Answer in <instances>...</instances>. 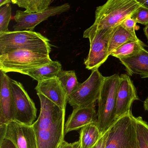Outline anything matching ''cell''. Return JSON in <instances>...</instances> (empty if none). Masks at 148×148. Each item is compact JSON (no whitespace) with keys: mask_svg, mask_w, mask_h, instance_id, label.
Here are the masks:
<instances>
[{"mask_svg":"<svg viewBox=\"0 0 148 148\" xmlns=\"http://www.w3.org/2000/svg\"><path fill=\"white\" fill-rule=\"evenodd\" d=\"M37 95L40 102V113L32 125L38 148H59L64 141L66 110L42 94Z\"/></svg>","mask_w":148,"mask_h":148,"instance_id":"obj_1","label":"cell"},{"mask_svg":"<svg viewBox=\"0 0 148 148\" xmlns=\"http://www.w3.org/2000/svg\"><path fill=\"white\" fill-rule=\"evenodd\" d=\"M18 50H26L50 54V40L32 31L9 32L0 34V55Z\"/></svg>","mask_w":148,"mask_h":148,"instance_id":"obj_2","label":"cell"},{"mask_svg":"<svg viewBox=\"0 0 148 148\" xmlns=\"http://www.w3.org/2000/svg\"><path fill=\"white\" fill-rule=\"evenodd\" d=\"M141 6L137 0H109L97 7L92 27L97 30L118 26Z\"/></svg>","mask_w":148,"mask_h":148,"instance_id":"obj_3","label":"cell"},{"mask_svg":"<svg viewBox=\"0 0 148 148\" xmlns=\"http://www.w3.org/2000/svg\"><path fill=\"white\" fill-rule=\"evenodd\" d=\"M120 76L115 74L105 77L99 97L97 125L101 135L108 131L116 121V101Z\"/></svg>","mask_w":148,"mask_h":148,"instance_id":"obj_4","label":"cell"},{"mask_svg":"<svg viewBox=\"0 0 148 148\" xmlns=\"http://www.w3.org/2000/svg\"><path fill=\"white\" fill-rule=\"evenodd\" d=\"M52 61L49 54L26 50H18L0 55V71L26 75L29 71Z\"/></svg>","mask_w":148,"mask_h":148,"instance_id":"obj_5","label":"cell"},{"mask_svg":"<svg viewBox=\"0 0 148 148\" xmlns=\"http://www.w3.org/2000/svg\"><path fill=\"white\" fill-rule=\"evenodd\" d=\"M116 27L98 30L91 26L84 31L83 37L89 39L90 43L89 54L84 61L87 70L98 69L107 60L110 41Z\"/></svg>","mask_w":148,"mask_h":148,"instance_id":"obj_6","label":"cell"},{"mask_svg":"<svg viewBox=\"0 0 148 148\" xmlns=\"http://www.w3.org/2000/svg\"><path fill=\"white\" fill-rule=\"evenodd\" d=\"M134 118L130 112L116 121L109 130L105 148H139Z\"/></svg>","mask_w":148,"mask_h":148,"instance_id":"obj_7","label":"cell"},{"mask_svg":"<svg viewBox=\"0 0 148 148\" xmlns=\"http://www.w3.org/2000/svg\"><path fill=\"white\" fill-rule=\"evenodd\" d=\"M104 79L98 69L92 71L89 78L68 97V103L73 109L95 106Z\"/></svg>","mask_w":148,"mask_h":148,"instance_id":"obj_8","label":"cell"},{"mask_svg":"<svg viewBox=\"0 0 148 148\" xmlns=\"http://www.w3.org/2000/svg\"><path fill=\"white\" fill-rule=\"evenodd\" d=\"M14 105V119L18 123L32 125L37 117V109L22 84L10 79Z\"/></svg>","mask_w":148,"mask_h":148,"instance_id":"obj_9","label":"cell"},{"mask_svg":"<svg viewBox=\"0 0 148 148\" xmlns=\"http://www.w3.org/2000/svg\"><path fill=\"white\" fill-rule=\"evenodd\" d=\"M0 141H11L16 148H38L36 135L33 125L12 121L0 125Z\"/></svg>","mask_w":148,"mask_h":148,"instance_id":"obj_10","label":"cell"},{"mask_svg":"<svg viewBox=\"0 0 148 148\" xmlns=\"http://www.w3.org/2000/svg\"><path fill=\"white\" fill-rule=\"evenodd\" d=\"M68 3L58 6L49 7L47 10L35 13H27L25 11L17 10L14 16L16 24L13 26L14 31H34L35 27L48 18L59 15L70 9Z\"/></svg>","mask_w":148,"mask_h":148,"instance_id":"obj_11","label":"cell"},{"mask_svg":"<svg viewBox=\"0 0 148 148\" xmlns=\"http://www.w3.org/2000/svg\"><path fill=\"white\" fill-rule=\"evenodd\" d=\"M138 99L136 87L130 76L126 74H121L116 101L117 120L131 112V108L132 103Z\"/></svg>","mask_w":148,"mask_h":148,"instance_id":"obj_12","label":"cell"},{"mask_svg":"<svg viewBox=\"0 0 148 148\" xmlns=\"http://www.w3.org/2000/svg\"><path fill=\"white\" fill-rule=\"evenodd\" d=\"M10 79L6 73L0 71V125L7 124L14 119V105Z\"/></svg>","mask_w":148,"mask_h":148,"instance_id":"obj_13","label":"cell"},{"mask_svg":"<svg viewBox=\"0 0 148 148\" xmlns=\"http://www.w3.org/2000/svg\"><path fill=\"white\" fill-rule=\"evenodd\" d=\"M35 90L37 93L42 94L60 108L66 110L68 98L58 78L38 82Z\"/></svg>","mask_w":148,"mask_h":148,"instance_id":"obj_14","label":"cell"},{"mask_svg":"<svg viewBox=\"0 0 148 148\" xmlns=\"http://www.w3.org/2000/svg\"><path fill=\"white\" fill-rule=\"evenodd\" d=\"M97 113L95 106L74 108L65 124V135L70 132L82 129L86 125L97 123Z\"/></svg>","mask_w":148,"mask_h":148,"instance_id":"obj_15","label":"cell"},{"mask_svg":"<svg viewBox=\"0 0 148 148\" xmlns=\"http://www.w3.org/2000/svg\"><path fill=\"white\" fill-rule=\"evenodd\" d=\"M119 60L129 76L137 74L142 78H148V51L144 48L136 55Z\"/></svg>","mask_w":148,"mask_h":148,"instance_id":"obj_16","label":"cell"},{"mask_svg":"<svg viewBox=\"0 0 148 148\" xmlns=\"http://www.w3.org/2000/svg\"><path fill=\"white\" fill-rule=\"evenodd\" d=\"M61 70V64L58 61L52 60L49 64L29 71L26 75L38 82L57 78Z\"/></svg>","mask_w":148,"mask_h":148,"instance_id":"obj_17","label":"cell"},{"mask_svg":"<svg viewBox=\"0 0 148 148\" xmlns=\"http://www.w3.org/2000/svg\"><path fill=\"white\" fill-rule=\"evenodd\" d=\"M103 136L97 123H92L81 129L79 132L80 148H92Z\"/></svg>","mask_w":148,"mask_h":148,"instance_id":"obj_18","label":"cell"},{"mask_svg":"<svg viewBox=\"0 0 148 148\" xmlns=\"http://www.w3.org/2000/svg\"><path fill=\"white\" fill-rule=\"evenodd\" d=\"M139 40L136 35L131 33L121 25H119L117 26L111 39L108 50L109 55L110 56L113 51L125 43L130 41H138Z\"/></svg>","mask_w":148,"mask_h":148,"instance_id":"obj_19","label":"cell"},{"mask_svg":"<svg viewBox=\"0 0 148 148\" xmlns=\"http://www.w3.org/2000/svg\"><path fill=\"white\" fill-rule=\"evenodd\" d=\"M144 46V44L140 40L138 41H129L113 51L110 56L119 59L129 58L139 53Z\"/></svg>","mask_w":148,"mask_h":148,"instance_id":"obj_20","label":"cell"},{"mask_svg":"<svg viewBox=\"0 0 148 148\" xmlns=\"http://www.w3.org/2000/svg\"><path fill=\"white\" fill-rule=\"evenodd\" d=\"M51 0H12V4L25 9L27 13H35L47 10L53 2Z\"/></svg>","mask_w":148,"mask_h":148,"instance_id":"obj_21","label":"cell"},{"mask_svg":"<svg viewBox=\"0 0 148 148\" xmlns=\"http://www.w3.org/2000/svg\"><path fill=\"white\" fill-rule=\"evenodd\" d=\"M57 78L64 89L67 98L78 87L80 84L78 81L77 78L74 71L61 70Z\"/></svg>","mask_w":148,"mask_h":148,"instance_id":"obj_22","label":"cell"},{"mask_svg":"<svg viewBox=\"0 0 148 148\" xmlns=\"http://www.w3.org/2000/svg\"><path fill=\"white\" fill-rule=\"evenodd\" d=\"M139 148H148V124L141 117L134 118Z\"/></svg>","mask_w":148,"mask_h":148,"instance_id":"obj_23","label":"cell"},{"mask_svg":"<svg viewBox=\"0 0 148 148\" xmlns=\"http://www.w3.org/2000/svg\"><path fill=\"white\" fill-rule=\"evenodd\" d=\"M12 7L10 4L0 8V34L10 32L8 25L12 19Z\"/></svg>","mask_w":148,"mask_h":148,"instance_id":"obj_24","label":"cell"},{"mask_svg":"<svg viewBox=\"0 0 148 148\" xmlns=\"http://www.w3.org/2000/svg\"><path fill=\"white\" fill-rule=\"evenodd\" d=\"M131 18L137 23L147 25H148V8L140 6L133 13Z\"/></svg>","mask_w":148,"mask_h":148,"instance_id":"obj_25","label":"cell"},{"mask_svg":"<svg viewBox=\"0 0 148 148\" xmlns=\"http://www.w3.org/2000/svg\"><path fill=\"white\" fill-rule=\"evenodd\" d=\"M136 24V21L131 18V16H130L124 20L120 25L128 32L136 35L135 31L139 29V27L137 26Z\"/></svg>","mask_w":148,"mask_h":148,"instance_id":"obj_26","label":"cell"},{"mask_svg":"<svg viewBox=\"0 0 148 148\" xmlns=\"http://www.w3.org/2000/svg\"><path fill=\"white\" fill-rule=\"evenodd\" d=\"M109 133V130L107 131L98 141L97 143L92 148H105L106 144V140Z\"/></svg>","mask_w":148,"mask_h":148,"instance_id":"obj_27","label":"cell"},{"mask_svg":"<svg viewBox=\"0 0 148 148\" xmlns=\"http://www.w3.org/2000/svg\"><path fill=\"white\" fill-rule=\"evenodd\" d=\"M59 148H80L79 141L73 143H68L64 141Z\"/></svg>","mask_w":148,"mask_h":148,"instance_id":"obj_28","label":"cell"},{"mask_svg":"<svg viewBox=\"0 0 148 148\" xmlns=\"http://www.w3.org/2000/svg\"><path fill=\"white\" fill-rule=\"evenodd\" d=\"M0 148H16V147L10 140L4 139L0 141Z\"/></svg>","mask_w":148,"mask_h":148,"instance_id":"obj_29","label":"cell"},{"mask_svg":"<svg viewBox=\"0 0 148 148\" xmlns=\"http://www.w3.org/2000/svg\"><path fill=\"white\" fill-rule=\"evenodd\" d=\"M141 6L148 8V0H137Z\"/></svg>","mask_w":148,"mask_h":148,"instance_id":"obj_30","label":"cell"},{"mask_svg":"<svg viewBox=\"0 0 148 148\" xmlns=\"http://www.w3.org/2000/svg\"><path fill=\"white\" fill-rule=\"evenodd\" d=\"M12 1L10 0H0V7L5 5L7 4H10Z\"/></svg>","mask_w":148,"mask_h":148,"instance_id":"obj_31","label":"cell"},{"mask_svg":"<svg viewBox=\"0 0 148 148\" xmlns=\"http://www.w3.org/2000/svg\"><path fill=\"white\" fill-rule=\"evenodd\" d=\"M144 32L145 35L147 38L148 42V25L145 26V27L144 28Z\"/></svg>","mask_w":148,"mask_h":148,"instance_id":"obj_32","label":"cell"},{"mask_svg":"<svg viewBox=\"0 0 148 148\" xmlns=\"http://www.w3.org/2000/svg\"><path fill=\"white\" fill-rule=\"evenodd\" d=\"M144 107L145 110L148 111V97L144 102Z\"/></svg>","mask_w":148,"mask_h":148,"instance_id":"obj_33","label":"cell"}]
</instances>
